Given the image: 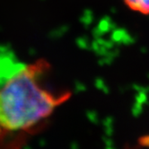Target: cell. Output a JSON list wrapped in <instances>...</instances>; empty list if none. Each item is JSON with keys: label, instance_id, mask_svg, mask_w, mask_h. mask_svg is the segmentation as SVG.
Masks as SVG:
<instances>
[{"label": "cell", "instance_id": "6da1fadb", "mask_svg": "<svg viewBox=\"0 0 149 149\" xmlns=\"http://www.w3.org/2000/svg\"><path fill=\"white\" fill-rule=\"evenodd\" d=\"M49 70L45 59L25 62L0 45V149H21L70 97L48 86Z\"/></svg>", "mask_w": 149, "mask_h": 149}, {"label": "cell", "instance_id": "7a4b0ae2", "mask_svg": "<svg viewBox=\"0 0 149 149\" xmlns=\"http://www.w3.org/2000/svg\"><path fill=\"white\" fill-rule=\"evenodd\" d=\"M130 10L141 15H149V0H123Z\"/></svg>", "mask_w": 149, "mask_h": 149}]
</instances>
